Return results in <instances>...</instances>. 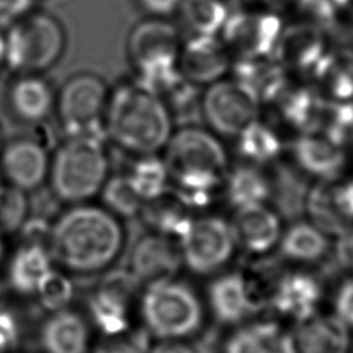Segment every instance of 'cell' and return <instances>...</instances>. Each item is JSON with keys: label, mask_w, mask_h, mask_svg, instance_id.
I'll use <instances>...</instances> for the list:
<instances>
[{"label": "cell", "mask_w": 353, "mask_h": 353, "mask_svg": "<svg viewBox=\"0 0 353 353\" xmlns=\"http://www.w3.org/2000/svg\"><path fill=\"white\" fill-rule=\"evenodd\" d=\"M335 46L327 28L296 18L284 25L273 59L290 76L312 83Z\"/></svg>", "instance_id": "13"}, {"label": "cell", "mask_w": 353, "mask_h": 353, "mask_svg": "<svg viewBox=\"0 0 353 353\" xmlns=\"http://www.w3.org/2000/svg\"><path fill=\"white\" fill-rule=\"evenodd\" d=\"M298 0H254V4L266 8L269 11H273L276 14H280L284 17V14L294 12L296 7Z\"/></svg>", "instance_id": "44"}, {"label": "cell", "mask_w": 353, "mask_h": 353, "mask_svg": "<svg viewBox=\"0 0 353 353\" xmlns=\"http://www.w3.org/2000/svg\"><path fill=\"white\" fill-rule=\"evenodd\" d=\"M52 266L47 245L19 241L7 262L6 284L15 295L33 298L40 281Z\"/></svg>", "instance_id": "26"}, {"label": "cell", "mask_w": 353, "mask_h": 353, "mask_svg": "<svg viewBox=\"0 0 353 353\" xmlns=\"http://www.w3.org/2000/svg\"><path fill=\"white\" fill-rule=\"evenodd\" d=\"M269 168L245 163H232L223 186L222 197L233 208L269 203L273 192V175Z\"/></svg>", "instance_id": "27"}, {"label": "cell", "mask_w": 353, "mask_h": 353, "mask_svg": "<svg viewBox=\"0 0 353 353\" xmlns=\"http://www.w3.org/2000/svg\"><path fill=\"white\" fill-rule=\"evenodd\" d=\"M127 252V269L143 287L176 277L183 268L178 243L152 230L142 233Z\"/></svg>", "instance_id": "17"}, {"label": "cell", "mask_w": 353, "mask_h": 353, "mask_svg": "<svg viewBox=\"0 0 353 353\" xmlns=\"http://www.w3.org/2000/svg\"><path fill=\"white\" fill-rule=\"evenodd\" d=\"M74 294L73 277L52 266L40 281L33 298L39 309L47 314L72 306Z\"/></svg>", "instance_id": "35"}, {"label": "cell", "mask_w": 353, "mask_h": 353, "mask_svg": "<svg viewBox=\"0 0 353 353\" xmlns=\"http://www.w3.org/2000/svg\"><path fill=\"white\" fill-rule=\"evenodd\" d=\"M325 281L317 272L284 270L272 294L269 309L296 323L317 313Z\"/></svg>", "instance_id": "20"}, {"label": "cell", "mask_w": 353, "mask_h": 353, "mask_svg": "<svg viewBox=\"0 0 353 353\" xmlns=\"http://www.w3.org/2000/svg\"><path fill=\"white\" fill-rule=\"evenodd\" d=\"M178 245L183 268L194 276L205 277L218 274L229 263L237 240L230 221L204 214L193 216Z\"/></svg>", "instance_id": "12"}, {"label": "cell", "mask_w": 353, "mask_h": 353, "mask_svg": "<svg viewBox=\"0 0 353 353\" xmlns=\"http://www.w3.org/2000/svg\"><path fill=\"white\" fill-rule=\"evenodd\" d=\"M305 214L327 234L339 236L353 226V172L314 179L307 186Z\"/></svg>", "instance_id": "14"}, {"label": "cell", "mask_w": 353, "mask_h": 353, "mask_svg": "<svg viewBox=\"0 0 353 353\" xmlns=\"http://www.w3.org/2000/svg\"><path fill=\"white\" fill-rule=\"evenodd\" d=\"M130 247L125 221L101 203L65 205L51 219L47 248L52 265L72 277H98L117 266Z\"/></svg>", "instance_id": "1"}, {"label": "cell", "mask_w": 353, "mask_h": 353, "mask_svg": "<svg viewBox=\"0 0 353 353\" xmlns=\"http://www.w3.org/2000/svg\"><path fill=\"white\" fill-rule=\"evenodd\" d=\"M284 25L283 15L254 4L230 10L219 37L232 62H265L273 59Z\"/></svg>", "instance_id": "11"}, {"label": "cell", "mask_w": 353, "mask_h": 353, "mask_svg": "<svg viewBox=\"0 0 353 353\" xmlns=\"http://www.w3.org/2000/svg\"><path fill=\"white\" fill-rule=\"evenodd\" d=\"M178 66L186 80L204 88L230 73L232 58L218 34H183Z\"/></svg>", "instance_id": "18"}, {"label": "cell", "mask_w": 353, "mask_h": 353, "mask_svg": "<svg viewBox=\"0 0 353 353\" xmlns=\"http://www.w3.org/2000/svg\"><path fill=\"white\" fill-rule=\"evenodd\" d=\"M98 197L105 208L124 221L139 218L145 204L124 171L110 174Z\"/></svg>", "instance_id": "34"}, {"label": "cell", "mask_w": 353, "mask_h": 353, "mask_svg": "<svg viewBox=\"0 0 353 353\" xmlns=\"http://www.w3.org/2000/svg\"><path fill=\"white\" fill-rule=\"evenodd\" d=\"M0 183H3V179H1V176H0Z\"/></svg>", "instance_id": "50"}, {"label": "cell", "mask_w": 353, "mask_h": 353, "mask_svg": "<svg viewBox=\"0 0 353 353\" xmlns=\"http://www.w3.org/2000/svg\"><path fill=\"white\" fill-rule=\"evenodd\" d=\"M6 66V41H4V30H0V69Z\"/></svg>", "instance_id": "45"}, {"label": "cell", "mask_w": 353, "mask_h": 353, "mask_svg": "<svg viewBox=\"0 0 353 353\" xmlns=\"http://www.w3.org/2000/svg\"><path fill=\"white\" fill-rule=\"evenodd\" d=\"M110 85L94 72L70 74L57 90L54 116L65 135H103Z\"/></svg>", "instance_id": "10"}, {"label": "cell", "mask_w": 353, "mask_h": 353, "mask_svg": "<svg viewBox=\"0 0 353 353\" xmlns=\"http://www.w3.org/2000/svg\"><path fill=\"white\" fill-rule=\"evenodd\" d=\"M174 131V112L153 87L135 76L110 87L103 134L117 149L131 157L160 154Z\"/></svg>", "instance_id": "3"}, {"label": "cell", "mask_w": 353, "mask_h": 353, "mask_svg": "<svg viewBox=\"0 0 353 353\" xmlns=\"http://www.w3.org/2000/svg\"><path fill=\"white\" fill-rule=\"evenodd\" d=\"M221 353H294L291 335L273 320H258L230 332Z\"/></svg>", "instance_id": "28"}, {"label": "cell", "mask_w": 353, "mask_h": 353, "mask_svg": "<svg viewBox=\"0 0 353 353\" xmlns=\"http://www.w3.org/2000/svg\"><path fill=\"white\" fill-rule=\"evenodd\" d=\"M124 172L145 203L160 197L171 189L168 170L161 153L134 156Z\"/></svg>", "instance_id": "33"}, {"label": "cell", "mask_w": 353, "mask_h": 353, "mask_svg": "<svg viewBox=\"0 0 353 353\" xmlns=\"http://www.w3.org/2000/svg\"><path fill=\"white\" fill-rule=\"evenodd\" d=\"M161 157L171 190L192 212L205 210L216 197H222L232 159L225 141L205 125L175 128Z\"/></svg>", "instance_id": "2"}, {"label": "cell", "mask_w": 353, "mask_h": 353, "mask_svg": "<svg viewBox=\"0 0 353 353\" xmlns=\"http://www.w3.org/2000/svg\"><path fill=\"white\" fill-rule=\"evenodd\" d=\"M51 150L36 134L4 139L0 149V176L4 183L32 193L47 183Z\"/></svg>", "instance_id": "15"}, {"label": "cell", "mask_w": 353, "mask_h": 353, "mask_svg": "<svg viewBox=\"0 0 353 353\" xmlns=\"http://www.w3.org/2000/svg\"><path fill=\"white\" fill-rule=\"evenodd\" d=\"M330 258L338 273L353 274V226L336 236Z\"/></svg>", "instance_id": "39"}, {"label": "cell", "mask_w": 353, "mask_h": 353, "mask_svg": "<svg viewBox=\"0 0 353 353\" xmlns=\"http://www.w3.org/2000/svg\"><path fill=\"white\" fill-rule=\"evenodd\" d=\"M36 0H0V30H6L34 10Z\"/></svg>", "instance_id": "40"}, {"label": "cell", "mask_w": 353, "mask_h": 353, "mask_svg": "<svg viewBox=\"0 0 353 353\" xmlns=\"http://www.w3.org/2000/svg\"><path fill=\"white\" fill-rule=\"evenodd\" d=\"M312 83L323 99L353 101V47L335 46Z\"/></svg>", "instance_id": "31"}, {"label": "cell", "mask_w": 353, "mask_h": 353, "mask_svg": "<svg viewBox=\"0 0 353 353\" xmlns=\"http://www.w3.org/2000/svg\"><path fill=\"white\" fill-rule=\"evenodd\" d=\"M139 218L148 230L164 234L178 243L189 229L193 214L170 189L160 197L146 201Z\"/></svg>", "instance_id": "30"}, {"label": "cell", "mask_w": 353, "mask_h": 353, "mask_svg": "<svg viewBox=\"0 0 353 353\" xmlns=\"http://www.w3.org/2000/svg\"><path fill=\"white\" fill-rule=\"evenodd\" d=\"M334 310L347 327H353V277L341 283L334 296Z\"/></svg>", "instance_id": "41"}, {"label": "cell", "mask_w": 353, "mask_h": 353, "mask_svg": "<svg viewBox=\"0 0 353 353\" xmlns=\"http://www.w3.org/2000/svg\"><path fill=\"white\" fill-rule=\"evenodd\" d=\"M347 153H349V167L353 168V141L350 142V145L347 148Z\"/></svg>", "instance_id": "47"}, {"label": "cell", "mask_w": 353, "mask_h": 353, "mask_svg": "<svg viewBox=\"0 0 353 353\" xmlns=\"http://www.w3.org/2000/svg\"><path fill=\"white\" fill-rule=\"evenodd\" d=\"M229 12L225 0H182L175 15L185 34L219 36Z\"/></svg>", "instance_id": "32"}, {"label": "cell", "mask_w": 353, "mask_h": 353, "mask_svg": "<svg viewBox=\"0 0 353 353\" xmlns=\"http://www.w3.org/2000/svg\"><path fill=\"white\" fill-rule=\"evenodd\" d=\"M4 41L6 66L14 74H44L63 57L68 36L54 14L33 10L4 30Z\"/></svg>", "instance_id": "7"}, {"label": "cell", "mask_w": 353, "mask_h": 353, "mask_svg": "<svg viewBox=\"0 0 353 353\" xmlns=\"http://www.w3.org/2000/svg\"><path fill=\"white\" fill-rule=\"evenodd\" d=\"M57 88L41 73H18L7 85L6 105L10 114L28 125L43 124L54 116Z\"/></svg>", "instance_id": "19"}, {"label": "cell", "mask_w": 353, "mask_h": 353, "mask_svg": "<svg viewBox=\"0 0 353 353\" xmlns=\"http://www.w3.org/2000/svg\"><path fill=\"white\" fill-rule=\"evenodd\" d=\"M3 142H4V137H3V130H1V124H0V149H1Z\"/></svg>", "instance_id": "48"}, {"label": "cell", "mask_w": 353, "mask_h": 353, "mask_svg": "<svg viewBox=\"0 0 353 353\" xmlns=\"http://www.w3.org/2000/svg\"><path fill=\"white\" fill-rule=\"evenodd\" d=\"M205 299L215 324L221 327L237 325L261 312L243 272L218 273L207 285Z\"/></svg>", "instance_id": "21"}, {"label": "cell", "mask_w": 353, "mask_h": 353, "mask_svg": "<svg viewBox=\"0 0 353 353\" xmlns=\"http://www.w3.org/2000/svg\"><path fill=\"white\" fill-rule=\"evenodd\" d=\"M233 143L239 163L263 168L273 167L287 150L284 134L263 116L243 128Z\"/></svg>", "instance_id": "25"}, {"label": "cell", "mask_w": 353, "mask_h": 353, "mask_svg": "<svg viewBox=\"0 0 353 353\" xmlns=\"http://www.w3.org/2000/svg\"><path fill=\"white\" fill-rule=\"evenodd\" d=\"M232 226L237 245L250 255H265L281 237V216L268 203L233 210Z\"/></svg>", "instance_id": "23"}, {"label": "cell", "mask_w": 353, "mask_h": 353, "mask_svg": "<svg viewBox=\"0 0 353 353\" xmlns=\"http://www.w3.org/2000/svg\"><path fill=\"white\" fill-rule=\"evenodd\" d=\"M143 285L127 268H113L97 277L85 294V316L98 335L120 334L135 324Z\"/></svg>", "instance_id": "9"}, {"label": "cell", "mask_w": 353, "mask_h": 353, "mask_svg": "<svg viewBox=\"0 0 353 353\" xmlns=\"http://www.w3.org/2000/svg\"><path fill=\"white\" fill-rule=\"evenodd\" d=\"M182 0H135L138 8L146 17L171 18L176 14Z\"/></svg>", "instance_id": "42"}, {"label": "cell", "mask_w": 353, "mask_h": 353, "mask_svg": "<svg viewBox=\"0 0 353 353\" xmlns=\"http://www.w3.org/2000/svg\"><path fill=\"white\" fill-rule=\"evenodd\" d=\"M137 314L153 339L196 338L204 328L205 309L201 296L189 283L172 277L142 288Z\"/></svg>", "instance_id": "5"}, {"label": "cell", "mask_w": 353, "mask_h": 353, "mask_svg": "<svg viewBox=\"0 0 353 353\" xmlns=\"http://www.w3.org/2000/svg\"><path fill=\"white\" fill-rule=\"evenodd\" d=\"M338 4L339 0H298L294 12L298 14V19L331 29L338 12Z\"/></svg>", "instance_id": "38"}, {"label": "cell", "mask_w": 353, "mask_h": 353, "mask_svg": "<svg viewBox=\"0 0 353 353\" xmlns=\"http://www.w3.org/2000/svg\"><path fill=\"white\" fill-rule=\"evenodd\" d=\"M183 33L170 18L145 17L128 32L125 51L135 77L160 92L181 74L178 59Z\"/></svg>", "instance_id": "6"}, {"label": "cell", "mask_w": 353, "mask_h": 353, "mask_svg": "<svg viewBox=\"0 0 353 353\" xmlns=\"http://www.w3.org/2000/svg\"><path fill=\"white\" fill-rule=\"evenodd\" d=\"M154 339L141 324L114 335H98L92 339L90 353H149Z\"/></svg>", "instance_id": "37"}, {"label": "cell", "mask_w": 353, "mask_h": 353, "mask_svg": "<svg viewBox=\"0 0 353 353\" xmlns=\"http://www.w3.org/2000/svg\"><path fill=\"white\" fill-rule=\"evenodd\" d=\"M330 237L312 222L296 219L281 233L277 254L283 261L320 265L331 254Z\"/></svg>", "instance_id": "29"}, {"label": "cell", "mask_w": 353, "mask_h": 353, "mask_svg": "<svg viewBox=\"0 0 353 353\" xmlns=\"http://www.w3.org/2000/svg\"><path fill=\"white\" fill-rule=\"evenodd\" d=\"M350 353H353V341H352V347H350Z\"/></svg>", "instance_id": "49"}, {"label": "cell", "mask_w": 353, "mask_h": 353, "mask_svg": "<svg viewBox=\"0 0 353 353\" xmlns=\"http://www.w3.org/2000/svg\"><path fill=\"white\" fill-rule=\"evenodd\" d=\"M197 103L204 125L223 141H233L243 128L262 116L256 87L232 74L205 85Z\"/></svg>", "instance_id": "8"}, {"label": "cell", "mask_w": 353, "mask_h": 353, "mask_svg": "<svg viewBox=\"0 0 353 353\" xmlns=\"http://www.w3.org/2000/svg\"><path fill=\"white\" fill-rule=\"evenodd\" d=\"M7 258V244L4 241V237H0V263L4 262Z\"/></svg>", "instance_id": "46"}, {"label": "cell", "mask_w": 353, "mask_h": 353, "mask_svg": "<svg viewBox=\"0 0 353 353\" xmlns=\"http://www.w3.org/2000/svg\"><path fill=\"white\" fill-rule=\"evenodd\" d=\"M103 135H65L51 150L47 183L63 205L92 201L99 196L110 171Z\"/></svg>", "instance_id": "4"}, {"label": "cell", "mask_w": 353, "mask_h": 353, "mask_svg": "<svg viewBox=\"0 0 353 353\" xmlns=\"http://www.w3.org/2000/svg\"><path fill=\"white\" fill-rule=\"evenodd\" d=\"M91 324L84 312L72 306L47 313L37 330L41 353H90Z\"/></svg>", "instance_id": "22"}, {"label": "cell", "mask_w": 353, "mask_h": 353, "mask_svg": "<svg viewBox=\"0 0 353 353\" xmlns=\"http://www.w3.org/2000/svg\"><path fill=\"white\" fill-rule=\"evenodd\" d=\"M149 353H199L194 342L185 339H159L153 342Z\"/></svg>", "instance_id": "43"}, {"label": "cell", "mask_w": 353, "mask_h": 353, "mask_svg": "<svg viewBox=\"0 0 353 353\" xmlns=\"http://www.w3.org/2000/svg\"><path fill=\"white\" fill-rule=\"evenodd\" d=\"M29 216V193L0 183V237L17 234Z\"/></svg>", "instance_id": "36"}, {"label": "cell", "mask_w": 353, "mask_h": 353, "mask_svg": "<svg viewBox=\"0 0 353 353\" xmlns=\"http://www.w3.org/2000/svg\"><path fill=\"white\" fill-rule=\"evenodd\" d=\"M294 353H350L349 327L335 314H313L290 332Z\"/></svg>", "instance_id": "24"}, {"label": "cell", "mask_w": 353, "mask_h": 353, "mask_svg": "<svg viewBox=\"0 0 353 353\" xmlns=\"http://www.w3.org/2000/svg\"><path fill=\"white\" fill-rule=\"evenodd\" d=\"M285 153L295 170L313 181L341 174L349 167L347 148L316 128L292 137Z\"/></svg>", "instance_id": "16"}]
</instances>
